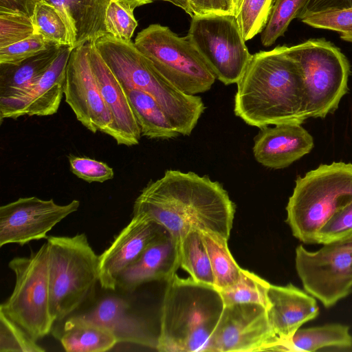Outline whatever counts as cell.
<instances>
[{"label": "cell", "instance_id": "obj_7", "mask_svg": "<svg viewBox=\"0 0 352 352\" xmlns=\"http://www.w3.org/2000/svg\"><path fill=\"white\" fill-rule=\"evenodd\" d=\"M134 45L158 72L187 94L210 90L217 79L187 36H179L166 26L148 25L138 34Z\"/></svg>", "mask_w": 352, "mask_h": 352}, {"label": "cell", "instance_id": "obj_21", "mask_svg": "<svg viewBox=\"0 0 352 352\" xmlns=\"http://www.w3.org/2000/svg\"><path fill=\"white\" fill-rule=\"evenodd\" d=\"M76 316L107 329L115 336L118 343L156 348L157 337L142 318L132 313L129 303L122 298L112 296L103 298L91 309Z\"/></svg>", "mask_w": 352, "mask_h": 352}, {"label": "cell", "instance_id": "obj_10", "mask_svg": "<svg viewBox=\"0 0 352 352\" xmlns=\"http://www.w3.org/2000/svg\"><path fill=\"white\" fill-rule=\"evenodd\" d=\"M187 37L217 80L237 83L252 54L233 14H195Z\"/></svg>", "mask_w": 352, "mask_h": 352}, {"label": "cell", "instance_id": "obj_35", "mask_svg": "<svg viewBox=\"0 0 352 352\" xmlns=\"http://www.w3.org/2000/svg\"><path fill=\"white\" fill-rule=\"evenodd\" d=\"M36 34L32 17L19 12H0V48Z\"/></svg>", "mask_w": 352, "mask_h": 352}, {"label": "cell", "instance_id": "obj_34", "mask_svg": "<svg viewBox=\"0 0 352 352\" xmlns=\"http://www.w3.org/2000/svg\"><path fill=\"white\" fill-rule=\"evenodd\" d=\"M23 329L0 311V352H43Z\"/></svg>", "mask_w": 352, "mask_h": 352}, {"label": "cell", "instance_id": "obj_23", "mask_svg": "<svg viewBox=\"0 0 352 352\" xmlns=\"http://www.w3.org/2000/svg\"><path fill=\"white\" fill-rule=\"evenodd\" d=\"M111 0H37L55 7L70 32L73 49L107 34V8Z\"/></svg>", "mask_w": 352, "mask_h": 352}, {"label": "cell", "instance_id": "obj_19", "mask_svg": "<svg viewBox=\"0 0 352 352\" xmlns=\"http://www.w3.org/2000/svg\"><path fill=\"white\" fill-rule=\"evenodd\" d=\"M54 45L16 63L0 64V118H12L57 56Z\"/></svg>", "mask_w": 352, "mask_h": 352}, {"label": "cell", "instance_id": "obj_4", "mask_svg": "<svg viewBox=\"0 0 352 352\" xmlns=\"http://www.w3.org/2000/svg\"><path fill=\"white\" fill-rule=\"evenodd\" d=\"M122 87L136 89L152 96L182 135H190L206 107L201 98L187 94L170 82L138 50L105 34L92 42Z\"/></svg>", "mask_w": 352, "mask_h": 352}, {"label": "cell", "instance_id": "obj_20", "mask_svg": "<svg viewBox=\"0 0 352 352\" xmlns=\"http://www.w3.org/2000/svg\"><path fill=\"white\" fill-rule=\"evenodd\" d=\"M179 245L170 234L156 240L120 274L117 287L133 292L144 283L167 282L180 267Z\"/></svg>", "mask_w": 352, "mask_h": 352}, {"label": "cell", "instance_id": "obj_26", "mask_svg": "<svg viewBox=\"0 0 352 352\" xmlns=\"http://www.w3.org/2000/svg\"><path fill=\"white\" fill-rule=\"evenodd\" d=\"M349 327L342 324L298 329L292 338L279 346L278 351H316L324 347L350 348Z\"/></svg>", "mask_w": 352, "mask_h": 352}, {"label": "cell", "instance_id": "obj_18", "mask_svg": "<svg viewBox=\"0 0 352 352\" xmlns=\"http://www.w3.org/2000/svg\"><path fill=\"white\" fill-rule=\"evenodd\" d=\"M312 136L299 123H283L261 128L254 138L253 154L265 167L284 168L309 153Z\"/></svg>", "mask_w": 352, "mask_h": 352}, {"label": "cell", "instance_id": "obj_12", "mask_svg": "<svg viewBox=\"0 0 352 352\" xmlns=\"http://www.w3.org/2000/svg\"><path fill=\"white\" fill-rule=\"evenodd\" d=\"M277 345L267 309L254 303L224 305L211 338V352L274 351Z\"/></svg>", "mask_w": 352, "mask_h": 352}, {"label": "cell", "instance_id": "obj_11", "mask_svg": "<svg viewBox=\"0 0 352 352\" xmlns=\"http://www.w3.org/2000/svg\"><path fill=\"white\" fill-rule=\"evenodd\" d=\"M295 265L304 289L327 308L352 292V232L315 252L296 248Z\"/></svg>", "mask_w": 352, "mask_h": 352}, {"label": "cell", "instance_id": "obj_41", "mask_svg": "<svg viewBox=\"0 0 352 352\" xmlns=\"http://www.w3.org/2000/svg\"><path fill=\"white\" fill-rule=\"evenodd\" d=\"M352 9V0H308L298 18L314 13Z\"/></svg>", "mask_w": 352, "mask_h": 352}, {"label": "cell", "instance_id": "obj_45", "mask_svg": "<svg viewBox=\"0 0 352 352\" xmlns=\"http://www.w3.org/2000/svg\"><path fill=\"white\" fill-rule=\"evenodd\" d=\"M238 0H233V2H234V6L235 7L236 3H237Z\"/></svg>", "mask_w": 352, "mask_h": 352}, {"label": "cell", "instance_id": "obj_37", "mask_svg": "<svg viewBox=\"0 0 352 352\" xmlns=\"http://www.w3.org/2000/svg\"><path fill=\"white\" fill-rule=\"evenodd\" d=\"M39 34L0 48V64L16 63L56 45Z\"/></svg>", "mask_w": 352, "mask_h": 352}, {"label": "cell", "instance_id": "obj_5", "mask_svg": "<svg viewBox=\"0 0 352 352\" xmlns=\"http://www.w3.org/2000/svg\"><path fill=\"white\" fill-rule=\"evenodd\" d=\"M351 201L352 164H322L296 179L286 206V222L294 237L315 244L320 229Z\"/></svg>", "mask_w": 352, "mask_h": 352}, {"label": "cell", "instance_id": "obj_32", "mask_svg": "<svg viewBox=\"0 0 352 352\" xmlns=\"http://www.w3.org/2000/svg\"><path fill=\"white\" fill-rule=\"evenodd\" d=\"M274 0H238L234 11L245 41L263 32L271 13Z\"/></svg>", "mask_w": 352, "mask_h": 352}, {"label": "cell", "instance_id": "obj_14", "mask_svg": "<svg viewBox=\"0 0 352 352\" xmlns=\"http://www.w3.org/2000/svg\"><path fill=\"white\" fill-rule=\"evenodd\" d=\"M90 43L72 51L66 69L64 96L84 126L94 133L100 131L111 136L113 121L91 68Z\"/></svg>", "mask_w": 352, "mask_h": 352}, {"label": "cell", "instance_id": "obj_24", "mask_svg": "<svg viewBox=\"0 0 352 352\" xmlns=\"http://www.w3.org/2000/svg\"><path fill=\"white\" fill-rule=\"evenodd\" d=\"M67 352H102L111 349L117 343L107 329L85 321L76 315L69 317L57 334Z\"/></svg>", "mask_w": 352, "mask_h": 352}, {"label": "cell", "instance_id": "obj_3", "mask_svg": "<svg viewBox=\"0 0 352 352\" xmlns=\"http://www.w3.org/2000/svg\"><path fill=\"white\" fill-rule=\"evenodd\" d=\"M224 307L213 286L175 274L167 281L155 349L160 352H211L212 334Z\"/></svg>", "mask_w": 352, "mask_h": 352}, {"label": "cell", "instance_id": "obj_27", "mask_svg": "<svg viewBox=\"0 0 352 352\" xmlns=\"http://www.w3.org/2000/svg\"><path fill=\"white\" fill-rule=\"evenodd\" d=\"M214 279V287L220 291L234 284L239 279L241 267L228 248V239L206 230H200Z\"/></svg>", "mask_w": 352, "mask_h": 352}, {"label": "cell", "instance_id": "obj_38", "mask_svg": "<svg viewBox=\"0 0 352 352\" xmlns=\"http://www.w3.org/2000/svg\"><path fill=\"white\" fill-rule=\"evenodd\" d=\"M68 160L72 173L89 183H102L114 177L113 168L104 162L74 155H69Z\"/></svg>", "mask_w": 352, "mask_h": 352}, {"label": "cell", "instance_id": "obj_29", "mask_svg": "<svg viewBox=\"0 0 352 352\" xmlns=\"http://www.w3.org/2000/svg\"><path fill=\"white\" fill-rule=\"evenodd\" d=\"M270 283L267 280L249 270L241 268L238 280L219 292L224 305L254 303L267 309L270 306Z\"/></svg>", "mask_w": 352, "mask_h": 352}, {"label": "cell", "instance_id": "obj_16", "mask_svg": "<svg viewBox=\"0 0 352 352\" xmlns=\"http://www.w3.org/2000/svg\"><path fill=\"white\" fill-rule=\"evenodd\" d=\"M89 59L102 97L112 118L111 137L118 145L138 144L141 131L129 99L93 43H90Z\"/></svg>", "mask_w": 352, "mask_h": 352}, {"label": "cell", "instance_id": "obj_17", "mask_svg": "<svg viewBox=\"0 0 352 352\" xmlns=\"http://www.w3.org/2000/svg\"><path fill=\"white\" fill-rule=\"evenodd\" d=\"M268 299V320L278 340L274 351L289 340L304 323L314 320L319 314L316 298L292 283L284 286L270 284Z\"/></svg>", "mask_w": 352, "mask_h": 352}, {"label": "cell", "instance_id": "obj_13", "mask_svg": "<svg viewBox=\"0 0 352 352\" xmlns=\"http://www.w3.org/2000/svg\"><path fill=\"white\" fill-rule=\"evenodd\" d=\"M79 206L76 199L59 205L52 199L36 197H21L1 206L0 246L10 243L23 246L32 241L47 239V232Z\"/></svg>", "mask_w": 352, "mask_h": 352}, {"label": "cell", "instance_id": "obj_8", "mask_svg": "<svg viewBox=\"0 0 352 352\" xmlns=\"http://www.w3.org/2000/svg\"><path fill=\"white\" fill-rule=\"evenodd\" d=\"M286 51L303 74L308 118H324L333 112L348 90L351 69L346 57L323 38L309 39Z\"/></svg>", "mask_w": 352, "mask_h": 352}, {"label": "cell", "instance_id": "obj_6", "mask_svg": "<svg viewBox=\"0 0 352 352\" xmlns=\"http://www.w3.org/2000/svg\"><path fill=\"white\" fill-rule=\"evenodd\" d=\"M47 243L51 314L54 322H60L94 296L99 256L85 233L50 236Z\"/></svg>", "mask_w": 352, "mask_h": 352}, {"label": "cell", "instance_id": "obj_9", "mask_svg": "<svg viewBox=\"0 0 352 352\" xmlns=\"http://www.w3.org/2000/svg\"><path fill=\"white\" fill-rule=\"evenodd\" d=\"M8 267L15 283L0 311L37 341L50 333L55 322L50 309L47 242L29 256L12 258Z\"/></svg>", "mask_w": 352, "mask_h": 352}, {"label": "cell", "instance_id": "obj_2", "mask_svg": "<svg viewBox=\"0 0 352 352\" xmlns=\"http://www.w3.org/2000/svg\"><path fill=\"white\" fill-rule=\"evenodd\" d=\"M286 47L252 54L236 83L234 111L248 125L261 129L308 118L303 74Z\"/></svg>", "mask_w": 352, "mask_h": 352}, {"label": "cell", "instance_id": "obj_39", "mask_svg": "<svg viewBox=\"0 0 352 352\" xmlns=\"http://www.w3.org/2000/svg\"><path fill=\"white\" fill-rule=\"evenodd\" d=\"M352 232V201L337 211L320 229L317 244H324Z\"/></svg>", "mask_w": 352, "mask_h": 352}, {"label": "cell", "instance_id": "obj_43", "mask_svg": "<svg viewBox=\"0 0 352 352\" xmlns=\"http://www.w3.org/2000/svg\"><path fill=\"white\" fill-rule=\"evenodd\" d=\"M168 2H170L173 5L181 8L183 9L186 13L188 12V7L187 0H168Z\"/></svg>", "mask_w": 352, "mask_h": 352}, {"label": "cell", "instance_id": "obj_42", "mask_svg": "<svg viewBox=\"0 0 352 352\" xmlns=\"http://www.w3.org/2000/svg\"><path fill=\"white\" fill-rule=\"evenodd\" d=\"M37 0H0V12H14L32 16Z\"/></svg>", "mask_w": 352, "mask_h": 352}, {"label": "cell", "instance_id": "obj_22", "mask_svg": "<svg viewBox=\"0 0 352 352\" xmlns=\"http://www.w3.org/2000/svg\"><path fill=\"white\" fill-rule=\"evenodd\" d=\"M72 50L69 45L61 46L56 58L12 119L25 115L48 116L58 111L64 96L66 69Z\"/></svg>", "mask_w": 352, "mask_h": 352}, {"label": "cell", "instance_id": "obj_15", "mask_svg": "<svg viewBox=\"0 0 352 352\" xmlns=\"http://www.w3.org/2000/svg\"><path fill=\"white\" fill-rule=\"evenodd\" d=\"M170 234L148 216L133 214L129 223L99 256V283L102 288L115 290L120 274L156 240Z\"/></svg>", "mask_w": 352, "mask_h": 352}, {"label": "cell", "instance_id": "obj_30", "mask_svg": "<svg viewBox=\"0 0 352 352\" xmlns=\"http://www.w3.org/2000/svg\"><path fill=\"white\" fill-rule=\"evenodd\" d=\"M32 19L36 34L42 35L45 39L54 44L72 47L69 28L55 7L45 2L37 1Z\"/></svg>", "mask_w": 352, "mask_h": 352}, {"label": "cell", "instance_id": "obj_25", "mask_svg": "<svg viewBox=\"0 0 352 352\" xmlns=\"http://www.w3.org/2000/svg\"><path fill=\"white\" fill-rule=\"evenodd\" d=\"M129 99L141 135L149 139L169 140L177 138V131L157 101L146 93L136 89L122 87Z\"/></svg>", "mask_w": 352, "mask_h": 352}, {"label": "cell", "instance_id": "obj_36", "mask_svg": "<svg viewBox=\"0 0 352 352\" xmlns=\"http://www.w3.org/2000/svg\"><path fill=\"white\" fill-rule=\"evenodd\" d=\"M300 19L314 28L336 31L342 40L352 42V9L314 13Z\"/></svg>", "mask_w": 352, "mask_h": 352}, {"label": "cell", "instance_id": "obj_40", "mask_svg": "<svg viewBox=\"0 0 352 352\" xmlns=\"http://www.w3.org/2000/svg\"><path fill=\"white\" fill-rule=\"evenodd\" d=\"M188 12L195 14H221L234 15L233 0H187Z\"/></svg>", "mask_w": 352, "mask_h": 352}, {"label": "cell", "instance_id": "obj_33", "mask_svg": "<svg viewBox=\"0 0 352 352\" xmlns=\"http://www.w3.org/2000/svg\"><path fill=\"white\" fill-rule=\"evenodd\" d=\"M307 1L274 0L267 23L261 32V44L270 47L283 36L291 21L298 18Z\"/></svg>", "mask_w": 352, "mask_h": 352}, {"label": "cell", "instance_id": "obj_28", "mask_svg": "<svg viewBox=\"0 0 352 352\" xmlns=\"http://www.w3.org/2000/svg\"><path fill=\"white\" fill-rule=\"evenodd\" d=\"M179 244L180 267L195 281L214 287L210 259L200 230H191Z\"/></svg>", "mask_w": 352, "mask_h": 352}, {"label": "cell", "instance_id": "obj_31", "mask_svg": "<svg viewBox=\"0 0 352 352\" xmlns=\"http://www.w3.org/2000/svg\"><path fill=\"white\" fill-rule=\"evenodd\" d=\"M143 5L141 0H111L105 14L107 33L125 42L131 41L138 26L134 10Z\"/></svg>", "mask_w": 352, "mask_h": 352}, {"label": "cell", "instance_id": "obj_1", "mask_svg": "<svg viewBox=\"0 0 352 352\" xmlns=\"http://www.w3.org/2000/svg\"><path fill=\"white\" fill-rule=\"evenodd\" d=\"M133 214L153 219L180 243L192 229L229 239L235 206L222 185L208 176L168 170L142 190L134 201Z\"/></svg>", "mask_w": 352, "mask_h": 352}, {"label": "cell", "instance_id": "obj_44", "mask_svg": "<svg viewBox=\"0 0 352 352\" xmlns=\"http://www.w3.org/2000/svg\"><path fill=\"white\" fill-rule=\"evenodd\" d=\"M141 1H142L145 4L150 3H152V2L155 1H168V0H141Z\"/></svg>", "mask_w": 352, "mask_h": 352}]
</instances>
